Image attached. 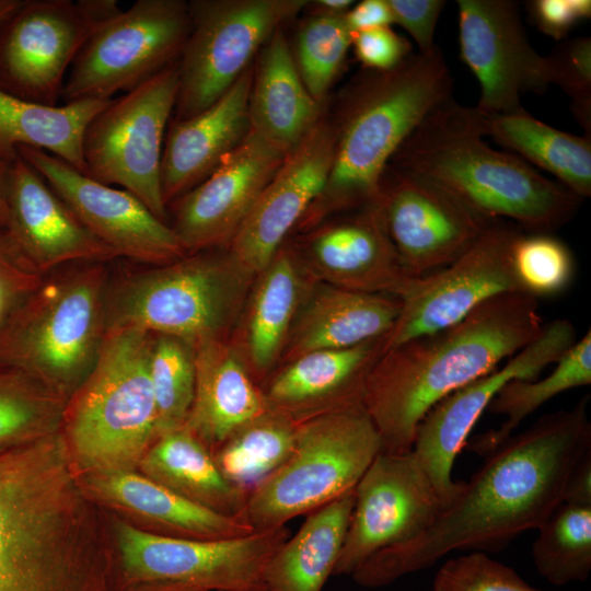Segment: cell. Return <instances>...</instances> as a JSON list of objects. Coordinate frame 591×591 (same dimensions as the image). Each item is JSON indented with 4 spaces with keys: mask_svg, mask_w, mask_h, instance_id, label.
I'll use <instances>...</instances> for the list:
<instances>
[{
    "mask_svg": "<svg viewBox=\"0 0 591 591\" xmlns=\"http://www.w3.org/2000/svg\"><path fill=\"white\" fill-rule=\"evenodd\" d=\"M526 7L535 26L557 40L591 15L590 0H533L526 2Z\"/></svg>",
    "mask_w": 591,
    "mask_h": 591,
    "instance_id": "obj_48",
    "label": "cell"
},
{
    "mask_svg": "<svg viewBox=\"0 0 591 591\" xmlns=\"http://www.w3.org/2000/svg\"><path fill=\"white\" fill-rule=\"evenodd\" d=\"M113 591H206L178 584H167V583H142L126 586ZM270 591V590H266Z\"/></svg>",
    "mask_w": 591,
    "mask_h": 591,
    "instance_id": "obj_53",
    "label": "cell"
},
{
    "mask_svg": "<svg viewBox=\"0 0 591 591\" xmlns=\"http://www.w3.org/2000/svg\"><path fill=\"white\" fill-rule=\"evenodd\" d=\"M151 333L107 331L94 368L68 399L62 434L80 476L136 471L157 438Z\"/></svg>",
    "mask_w": 591,
    "mask_h": 591,
    "instance_id": "obj_7",
    "label": "cell"
},
{
    "mask_svg": "<svg viewBox=\"0 0 591 591\" xmlns=\"http://www.w3.org/2000/svg\"><path fill=\"white\" fill-rule=\"evenodd\" d=\"M4 230L25 259L44 276L63 265L106 263L118 257L20 157L12 166Z\"/></svg>",
    "mask_w": 591,
    "mask_h": 591,
    "instance_id": "obj_24",
    "label": "cell"
},
{
    "mask_svg": "<svg viewBox=\"0 0 591 591\" xmlns=\"http://www.w3.org/2000/svg\"><path fill=\"white\" fill-rule=\"evenodd\" d=\"M381 451L361 404L298 422L289 457L248 495L245 521L264 531L313 512L355 489Z\"/></svg>",
    "mask_w": 591,
    "mask_h": 591,
    "instance_id": "obj_9",
    "label": "cell"
},
{
    "mask_svg": "<svg viewBox=\"0 0 591 591\" xmlns=\"http://www.w3.org/2000/svg\"><path fill=\"white\" fill-rule=\"evenodd\" d=\"M67 399L0 366V454L61 430Z\"/></svg>",
    "mask_w": 591,
    "mask_h": 591,
    "instance_id": "obj_38",
    "label": "cell"
},
{
    "mask_svg": "<svg viewBox=\"0 0 591 591\" xmlns=\"http://www.w3.org/2000/svg\"><path fill=\"white\" fill-rule=\"evenodd\" d=\"M308 0H193L190 31L178 59L174 119H188L224 94L259 48Z\"/></svg>",
    "mask_w": 591,
    "mask_h": 591,
    "instance_id": "obj_13",
    "label": "cell"
},
{
    "mask_svg": "<svg viewBox=\"0 0 591 591\" xmlns=\"http://www.w3.org/2000/svg\"><path fill=\"white\" fill-rule=\"evenodd\" d=\"M351 40L345 15H310L298 31L293 59L306 90L321 105L345 65Z\"/></svg>",
    "mask_w": 591,
    "mask_h": 591,
    "instance_id": "obj_41",
    "label": "cell"
},
{
    "mask_svg": "<svg viewBox=\"0 0 591 591\" xmlns=\"http://www.w3.org/2000/svg\"><path fill=\"white\" fill-rule=\"evenodd\" d=\"M80 221L118 257L160 266L187 254L170 223L157 218L135 195L97 182L39 149L18 148Z\"/></svg>",
    "mask_w": 591,
    "mask_h": 591,
    "instance_id": "obj_20",
    "label": "cell"
},
{
    "mask_svg": "<svg viewBox=\"0 0 591 591\" xmlns=\"http://www.w3.org/2000/svg\"><path fill=\"white\" fill-rule=\"evenodd\" d=\"M317 224L302 241L304 265L338 288L403 298L414 285L387 234L378 200Z\"/></svg>",
    "mask_w": 591,
    "mask_h": 591,
    "instance_id": "obj_23",
    "label": "cell"
},
{
    "mask_svg": "<svg viewBox=\"0 0 591 591\" xmlns=\"http://www.w3.org/2000/svg\"><path fill=\"white\" fill-rule=\"evenodd\" d=\"M379 204L405 269L422 277L467 251L497 220L487 218L434 182L389 164Z\"/></svg>",
    "mask_w": 591,
    "mask_h": 591,
    "instance_id": "obj_17",
    "label": "cell"
},
{
    "mask_svg": "<svg viewBox=\"0 0 591 591\" xmlns=\"http://www.w3.org/2000/svg\"><path fill=\"white\" fill-rule=\"evenodd\" d=\"M21 1L22 0H0V23L20 5Z\"/></svg>",
    "mask_w": 591,
    "mask_h": 591,
    "instance_id": "obj_54",
    "label": "cell"
},
{
    "mask_svg": "<svg viewBox=\"0 0 591 591\" xmlns=\"http://www.w3.org/2000/svg\"><path fill=\"white\" fill-rule=\"evenodd\" d=\"M39 274L25 259L5 230H0V325L42 282Z\"/></svg>",
    "mask_w": 591,
    "mask_h": 591,
    "instance_id": "obj_45",
    "label": "cell"
},
{
    "mask_svg": "<svg viewBox=\"0 0 591 591\" xmlns=\"http://www.w3.org/2000/svg\"><path fill=\"white\" fill-rule=\"evenodd\" d=\"M0 591H111V553L62 439L0 454Z\"/></svg>",
    "mask_w": 591,
    "mask_h": 591,
    "instance_id": "obj_2",
    "label": "cell"
},
{
    "mask_svg": "<svg viewBox=\"0 0 591 591\" xmlns=\"http://www.w3.org/2000/svg\"><path fill=\"white\" fill-rule=\"evenodd\" d=\"M148 367L157 406L158 438L186 422L195 394V346L175 336L152 334Z\"/></svg>",
    "mask_w": 591,
    "mask_h": 591,
    "instance_id": "obj_40",
    "label": "cell"
},
{
    "mask_svg": "<svg viewBox=\"0 0 591 591\" xmlns=\"http://www.w3.org/2000/svg\"><path fill=\"white\" fill-rule=\"evenodd\" d=\"M355 502V489L309 513L299 531L270 558V591H322L333 576Z\"/></svg>",
    "mask_w": 591,
    "mask_h": 591,
    "instance_id": "obj_34",
    "label": "cell"
},
{
    "mask_svg": "<svg viewBox=\"0 0 591 591\" xmlns=\"http://www.w3.org/2000/svg\"><path fill=\"white\" fill-rule=\"evenodd\" d=\"M576 341V328L569 320L552 321L544 325L537 338L502 367L460 387L428 410L416 428L412 452L428 476L442 508L460 489V482H454L451 476L456 456L500 389L511 380L536 379Z\"/></svg>",
    "mask_w": 591,
    "mask_h": 591,
    "instance_id": "obj_15",
    "label": "cell"
},
{
    "mask_svg": "<svg viewBox=\"0 0 591 591\" xmlns=\"http://www.w3.org/2000/svg\"><path fill=\"white\" fill-rule=\"evenodd\" d=\"M546 59L551 84L558 85L570 97L572 115L591 137V39L564 40Z\"/></svg>",
    "mask_w": 591,
    "mask_h": 591,
    "instance_id": "obj_44",
    "label": "cell"
},
{
    "mask_svg": "<svg viewBox=\"0 0 591 591\" xmlns=\"http://www.w3.org/2000/svg\"><path fill=\"white\" fill-rule=\"evenodd\" d=\"M589 395L570 409L549 413L485 455L484 464L408 543L383 549L350 576L364 588L386 587L433 566L453 551L499 553L538 529L564 502L566 480L591 450Z\"/></svg>",
    "mask_w": 591,
    "mask_h": 591,
    "instance_id": "obj_1",
    "label": "cell"
},
{
    "mask_svg": "<svg viewBox=\"0 0 591 591\" xmlns=\"http://www.w3.org/2000/svg\"><path fill=\"white\" fill-rule=\"evenodd\" d=\"M537 530V572L555 586L584 582L591 572V507L563 502Z\"/></svg>",
    "mask_w": 591,
    "mask_h": 591,
    "instance_id": "obj_39",
    "label": "cell"
},
{
    "mask_svg": "<svg viewBox=\"0 0 591 591\" xmlns=\"http://www.w3.org/2000/svg\"><path fill=\"white\" fill-rule=\"evenodd\" d=\"M298 72L288 39L278 28L263 46L253 72L250 129L288 153L323 115Z\"/></svg>",
    "mask_w": 591,
    "mask_h": 591,
    "instance_id": "obj_30",
    "label": "cell"
},
{
    "mask_svg": "<svg viewBox=\"0 0 591 591\" xmlns=\"http://www.w3.org/2000/svg\"><path fill=\"white\" fill-rule=\"evenodd\" d=\"M80 478L90 498L137 517L147 524L144 530L153 533L194 540H222L254 532L245 520L213 512L137 471L92 474Z\"/></svg>",
    "mask_w": 591,
    "mask_h": 591,
    "instance_id": "obj_27",
    "label": "cell"
},
{
    "mask_svg": "<svg viewBox=\"0 0 591 591\" xmlns=\"http://www.w3.org/2000/svg\"><path fill=\"white\" fill-rule=\"evenodd\" d=\"M334 131L324 113L290 150L227 247L256 276L323 190L333 162Z\"/></svg>",
    "mask_w": 591,
    "mask_h": 591,
    "instance_id": "obj_22",
    "label": "cell"
},
{
    "mask_svg": "<svg viewBox=\"0 0 591 591\" xmlns=\"http://www.w3.org/2000/svg\"><path fill=\"white\" fill-rule=\"evenodd\" d=\"M285 157L250 129L206 179L172 202L170 225L187 254L228 247Z\"/></svg>",
    "mask_w": 591,
    "mask_h": 591,
    "instance_id": "obj_21",
    "label": "cell"
},
{
    "mask_svg": "<svg viewBox=\"0 0 591 591\" xmlns=\"http://www.w3.org/2000/svg\"><path fill=\"white\" fill-rule=\"evenodd\" d=\"M345 22L351 33H356L391 26L394 24V18L387 0H363L355 3L345 14Z\"/></svg>",
    "mask_w": 591,
    "mask_h": 591,
    "instance_id": "obj_49",
    "label": "cell"
},
{
    "mask_svg": "<svg viewBox=\"0 0 591 591\" xmlns=\"http://www.w3.org/2000/svg\"><path fill=\"white\" fill-rule=\"evenodd\" d=\"M442 506L412 451H381L355 487V502L333 576L351 575L374 554L413 541Z\"/></svg>",
    "mask_w": 591,
    "mask_h": 591,
    "instance_id": "obj_18",
    "label": "cell"
},
{
    "mask_svg": "<svg viewBox=\"0 0 591 591\" xmlns=\"http://www.w3.org/2000/svg\"><path fill=\"white\" fill-rule=\"evenodd\" d=\"M195 394L184 424L212 452L268 405L248 362L224 338L195 346Z\"/></svg>",
    "mask_w": 591,
    "mask_h": 591,
    "instance_id": "obj_28",
    "label": "cell"
},
{
    "mask_svg": "<svg viewBox=\"0 0 591 591\" xmlns=\"http://www.w3.org/2000/svg\"><path fill=\"white\" fill-rule=\"evenodd\" d=\"M177 91L178 61L112 99L89 121L82 139L85 175L130 192L166 223L161 161Z\"/></svg>",
    "mask_w": 591,
    "mask_h": 591,
    "instance_id": "obj_11",
    "label": "cell"
},
{
    "mask_svg": "<svg viewBox=\"0 0 591 591\" xmlns=\"http://www.w3.org/2000/svg\"><path fill=\"white\" fill-rule=\"evenodd\" d=\"M394 24H398L412 36L419 53H428L434 44V32L439 16L445 7L443 0H387Z\"/></svg>",
    "mask_w": 591,
    "mask_h": 591,
    "instance_id": "obj_47",
    "label": "cell"
},
{
    "mask_svg": "<svg viewBox=\"0 0 591 591\" xmlns=\"http://www.w3.org/2000/svg\"><path fill=\"white\" fill-rule=\"evenodd\" d=\"M521 232L499 219L453 263L417 277L401 298L384 350L454 325L499 294L522 292L512 265L513 244Z\"/></svg>",
    "mask_w": 591,
    "mask_h": 591,
    "instance_id": "obj_16",
    "label": "cell"
},
{
    "mask_svg": "<svg viewBox=\"0 0 591 591\" xmlns=\"http://www.w3.org/2000/svg\"><path fill=\"white\" fill-rule=\"evenodd\" d=\"M120 10L115 0H22L0 23V90L57 106L81 46Z\"/></svg>",
    "mask_w": 591,
    "mask_h": 591,
    "instance_id": "obj_14",
    "label": "cell"
},
{
    "mask_svg": "<svg viewBox=\"0 0 591 591\" xmlns=\"http://www.w3.org/2000/svg\"><path fill=\"white\" fill-rule=\"evenodd\" d=\"M304 263L283 243L257 275L247 314L248 366L260 379L275 366L311 287Z\"/></svg>",
    "mask_w": 591,
    "mask_h": 591,
    "instance_id": "obj_31",
    "label": "cell"
},
{
    "mask_svg": "<svg viewBox=\"0 0 591 591\" xmlns=\"http://www.w3.org/2000/svg\"><path fill=\"white\" fill-rule=\"evenodd\" d=\"M105 263L44 277L0 325V366L68 399L99 360L107 334Z\"/></svg>",
    "mask_w": 591,
    "mask_h": 591,
    "instance_id": "obj_6",
    "label": "cell"
},
{
    "mask_svg": "<svg viewBox=\"0 0 591 591\" xmlns=\"http://www.w3.org/2000/svg\"><path fill=\"white\" fill-rule=\"evenodd\" d=\"M512 265L522 292L534 298L563 292L575 274L570 250L552 233L521 232L513 244Z\"/></svg>",
    "mask_w": 591,
    "mask_h": 591,
    "instance_id": "obj_42",
    "label": "cell"
},
{
    "mask_svg": "<svg viewBox=\"0 0 591 591\" xmlns=\"http://www.w3.org/2000/svg\"><path fill=\"white\" fill-rule=\"evenodd\" d=\"M297 422L268 407L235 430L211 453L223 476L250 495L292 452Z\"/></svg>",
    "mask_w": 591,
    "mask_h": 591,
    "instance_id": "obj_37",
    "label": "cell"
},
{
    "mask_svg": "<svg viewBox=\"0 0 591 591\" xmlns=\"http://www.w3.org/2000/svg\"><path fill=\"white\" fill-rule=\"evenodd\" d=\"M451 91V73L438 46L412 54L391 70L358 73L329 117L334 155L326 184L298 225L312 229L331 213L378 200L393 155Z\"/></svg>",
    "mask_w": 591,
    "mask_h": 591,
    "instance_id": "obj_4",
    "label": "cell"
},
{
    "mask_svg": "<svg viewBox=\"0 0 591 591\" xmlns=\"http://www.w3.org/2000/svg\"><path fill=\"white\" fill-rule=\"evenodd\" d=\"M486 136L532 164L552 173L583 199L591 195V137L558 130L525 109L486 115Z\"/></svg>",
    "mask_w": 591,
    "mask_h": 591,
    "instance_id": "obj_35",
    "label": "cell"
},
{
    "mask_svg": "<svg viewBox=\"0 0 591 591\" xmlns=\"http://www.w3.org/2000/svg\"><path fill=\"white\" fill-rule=\"evenodd\" d=\"M352 0L308 1L305 9L310 15L344 16L355 4Z\"/></svg>",
    "mask_w": 591,
    "mask_h": 591,
    "instance_id": "obj_51",
    "label": "cell"
},
{
    "mask_svg": "<svg viewBox=\"0 0 591 591\" xmlns=\"http://www.w3.org/2000/svg\"><path fill=\"white\" fill-rule=\"evenodd\" d=\"M385 336L349 348L306 352L288 361L260 387L268 407L298 424L362 405L366 380L384 351Z\"/></svg>",
    "mask_w": 591,
    "mask_h": 591,
    "instance_id": "obj_26",
    "label": "cell"
},
{
    "mask_svg": "<svg viewBox=\"0 0 591 591\" xmlns=\"http://www.w3.org/2000/svg\"><path fill=\"white\" fill-rule=\"evenodd\" d=\"M112 526V591L142 583L266 591V567L290 537L286 525L222 540L162 535L117 518Z\"/></svg>",
    "mask_w": 591,
    "mask_h": 591,
    "instance_id": "obj_10",
    "label": "cell"
},
{
    "mask_svg": "<svg viewBox=\"0 0 591 591\" xmlns=\"http://www.w3.org/2000/svg\"><path fill=\"white\" fill-rule=\"evenodd\" d=\"M432 591H543L525 582L511 567L487 553L472 551L445 560L432 581Z\"/></svg>",
    "mask_w": 591,
    "mask_h": 591,
    "instance_id": "obj_43",
    "label": "cell"
},
{
    "mask_svg": "<svg viewBox=\"0 0 591 591\" xmlns=\"http://www.w3.org/2000/svg\"><path fill=\"white\" fill-rule=\"evenodd\" d=\"M544 325L537 298L507 292L454 325L384 350L362 394L382 451H412L416 428L433 405L497 369L537 338Z\"/></svg>",
    "mask_w": 591,
    "mask_h": 591,
    "instance_id": "obj_3",
    "label": "cell"
},
{
    "mask_svg": "<svg viewBox=\"0 0 591 591\" xmlns=\"http://www.w3.org/2000/svg\"><path fill=\"white\" fill-rule=\"evenodd\" d=\"M564 502L591 507V450L572 467L566 480Z\"/></svg>",
    "mask_w": 591,
    "mask_h": 591,
    "instance_id": "obj_50",
    "label": "cell"
},
{
    "mask_svg": "<svg viewBox=\"0 0 591 591\" xmlns=\"http://www.w3.org/2000/svg\"><path fill=\"white\" fill-rule=\"evenodd\" d=\"M190 31L188 2L137 0L90 33L67 73L61 100H112L178 61Z\"/></svg>",
    "mask_w": 591,
    "mask_h": 591,
    "instance_id": "obj_12",
    "label": "cell"
},
{
    "mask_svg": "<svg viewBox=\"0 0 591 591\" xmlns=\"http://www.w3.org/2000/svg\"><path fill=\"white\" fill-rule=\"evenodd\" d=\"M351 46L364 69L376 71L391 70L413 54L410 43L390 26L352 33Z\"/></svg>",
    "mask_w": 591,
    "mask_h": 591,
    "instance_id": "obj_46",
    "label": "cell"
},
{
    "mask_svg": "<svg viewBox=\"0 0 591 591\" xmlns=\"http://www.w3.org/2000/svg\"><path fill=\"white\" fill-rule=\"evenodd\" d=\"M137 470L189 501L245 520L248 495L223 476L211 451L184 426L159 436Z\"/></svg>",
    "mask_w": 591,
    "mask_h": 591,
    "instance_id": "obj_32",
    "label": "cell"
},
{
    "mask_svg": "<svg viewBox=\"0 0 591 591\" xmlns=\"http://www.w3.org/2000/svg\"><path fill=\"white\" fill-rule=\"evenodd\" d=\"M591 383V332L563 355L554 370L537 380L515 379L506 383L493 398L487 410L506 420L496 429L478 434L467 445L478 455H487L507 440L520 424L556 395Z\"/></svg>",
    "mask_w": 591,
    "mask_h": 591,
    "instance_id": "obj_36",
    "label": "cell"
},
{
    "mask_svg": "<svg viewBox=\"0 0 591 591\" xmlns=\"http://www.w3.org/2000/svg\"><path fill=\"white\" fill-rule=\"evenodd\" d=\"M111 100H80L48 106L0 90V158L15 161L18 148L46 151L85 174L82 139L89 121Z\"/></svg>",
    "mask_w": 591,
    "mask_h": 591,
    "instance_id": "obj_33",
    "label": "cell"
},
{
    "mask_svg": "<svg viewBox=\"0 0 591 591\" xmlns=\"http://www.w3.org/2000/svg\"><path fill=\"white\" fill-rule=\"evenodd\" d=\"M13 163L14 161L0 158V230H4L8 222L9 193Z\"/></svg>",
    "mask_w": 591,
    "mask_h": 591,
    "instance_id": "obj_52",
    "label": "cell"
},
{
    "mask_svg": "<svg viewBox=\"0 0 591 591\" xmlns=\"http://www.w3.org/2000/svg\"><path fill=\"white\" fill-rule=\"evenodd\" d=\"M256 275L227 252L201 251L109 285L107 331L137 327L194 346L224 338Z\"/></svg>",
    "mask_w": 591,
    "mask_h": 591,
    "instance_id": "obj_8",
    "label": "cell"
},
{
    "mask_svg": "<svg viewBox=\"0 0 591 591\" xmlns=\"http://www.w3.org/2000/svg\"><path fill=\"white\" fill-rule=\"evenodd\" d=\"M485 114L452 97L436 106L390 164L421 175L478 213L508 218L526 233H552L577 212L581 198L520 157L489 147Z\"/></svg>",
    "mask_w": 591,
    "mask_h": 591,
    "instance_id": "obj_5",
    "label": "cell"
},
{
    "mask_svg": "<svg viewBox=\"0 0 591 591\" xmlns=\"http://www.w3.org/2000/svg\"><path fill=\"white\" fill-rule=\"evenodd\" d=\"M251 65L215 103L183 120H170L161 161L167 206L206 179L250 130Z\"/></svg>",
    "mask_w": 591,
    "mask_h": 591,
    "instance_id": "obj_25",
    "label": "cell"
},
{
    "mask_svg": "<svg viewBox=\"0 0 591 591\" xmlns=\"http://www.w3.org/2000/svg\"><path fill=\"white\" fill-rule=\"evenodd\" d=\"M462 61L476 77L486 115L524 109L522 93L543 94L551 85L546 57L531 45L519 3L510 0H457Z\"/></svg>",
    "mask_w": 591,
    "mask_h": 591,
    "instance_id": "obj_19",
    "label": "cell"
},
{
    "mask_svg": "<svg viewBox=\"0 0 591 591\" xmlns=\"http://www.w3.org/2000/svg\"><path fill=\"white\" fill-rule=\"evenodd\" d=\"M401 299L327 283L310 289L288 336L285 360L315 350L344 349L383 337L393 327Z\"/></svg>",
    "mask_w": 591,
    "mask_h": 591,
    "instance_id": "obj_29",
    "label": "cell"
}]
</instances>
